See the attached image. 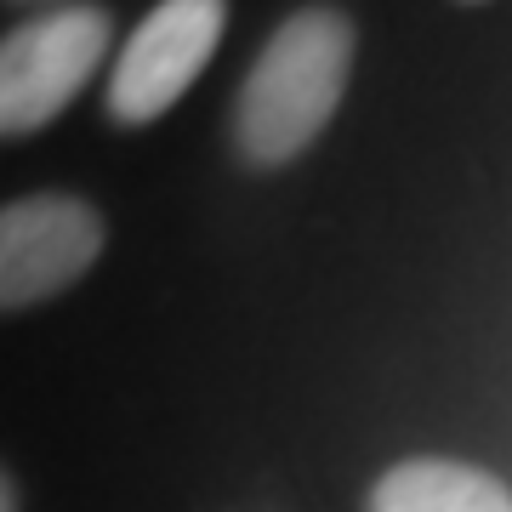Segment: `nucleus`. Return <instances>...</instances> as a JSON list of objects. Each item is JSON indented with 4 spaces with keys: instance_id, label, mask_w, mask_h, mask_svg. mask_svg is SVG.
Segmentation results:
<instances>
[{
    "instance_id": "1",
    "label": "nucleus",
    "mask_w": 512,
    "mask_h": 512,
    "mask_svg": "<svg viewBox=\"0 0 512 512\" xmlns=\"http://www.w3.org/2000/svg\"><path fill=\"white\" fill-rule=\"evenodd\" d=\"M353 52H359V35H353L348 12H336V6L291 12L274 29V40L262 46V57L251 63L245 86H239V109H234L239 154L262 171L296 160L330 126V114L348 92Z\"/></svg>"
},
{
    "instance_id": "2",
    "label": "nucleus",
    "mask_w": 512,
    "mask_h": 512,
    "mask_svg": "<svg viewBox=\"0 0 512 512\" xmlns=\"http://www.w3.org/2000/svg\"><path fill=\"white\" fill-rule=\"evenodd\" d=\"M109 6H52L0 40V143L52 126L109 57Z\"/></svg>"
},
{
    "instance_id": "3",
    "label": "nucleus",
    "mask_w": 512,
    "mask_h": 512,
    "mask_svg": "<svg viewBox=\"0 0 512 512\" xmlns=\"http://www.w3.org/2000/svg\"><path fill=\"white\" fill-rule=\"evenodd\" d=\"M222 29H228V0H160L114 57L109 114L120 126L160 120L200 80Z\"/></svg>"
},
{
    "instance_id": "4",
    "label": "nucleus",
    "mask_w": 512,
    "mask_h": 512,
    "mask_svg": "<svg viewBox=\"0 0 512 512\" xmlns=\"http://www.w3.org/2000/svg\"><path fill=\"white\" fill-rule=\"evenodd\" d=\"M103 256V217L80 194H23L0 205V313L63 296Z\"/></svg>"
},
{
    "instance_id": "5",
    "label": "nucleus",
    "mask_w": 512,
    "mask_h": 512,
    "mask_svg": "<svg viewBox=\"0 0 512 512\" xmlns=\"http://www.w3.org/2000/svg\"><path fill=\"white\" fill-rule=\"evenodd\" d=\"M370 512H512V490L467 461H399L376 478Z\"/></svg>"
},
{
    "instance_id": "6",
    "label": "nucleus",
    "mask_w": 512,
    "mask_h": 512,
    "mask_svg": "<svg viewBox=\"0 0 512 512\" xmlns=\"http://www.w3.org/2000/svg\"><path fill=\"white\" fill-rule=\"evenodd\" d=\"M0 512H18V490H12V478L0 473Z\"/></svg>"
},
{
    "instance_id": "7",
    "label": "nucleus",
    "mask_w": 512,
    "mask_h": 512,
    "mask_svg": "<svg viewBox=\"0 0 512 512\" xmlns=\"http://www.w3.org/2000/svg\"><path fill=\"white\" fill-rule=\"evenodd\" d=\"M18 6H46V12H52V6H57V0H18Z\"/></svg>"
}]
</instances>
